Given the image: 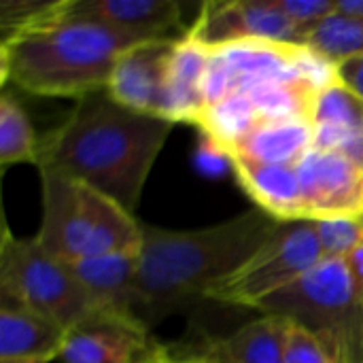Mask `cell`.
<instances>
[{"label":"cell","mask_w":363,"mask_h":363,"mask_svg":"<svg viewBox=\"0 0 363 363\" xmlns=\"http://www.w3.org/2000/svg\"><path fill=\"white\" fill-rule=\"evenodd\" d=\"M174 121L119 104L108 89L77 100L68 117L38 138V170L66 174L136 215L149 172Z\"/></svg>","instance_id":"1"},{"label":"cell","mask_w":363,"mask_h":363,"mask_svg":"<svg viewBox=\"0 0 363 363\" xmlns=\"http://www.w3.org/2000/svg\"><path fill=\"white\" fill-rule=\"evenodd\" d=\"M262 208L200 230L143 225L138 251V319L151 334L166 317L206 300L221 279L240 268L281 225Z\"/></svg>","instance_id":"2"},{"label":"cell","mask_w":363,"mask_h":363,"mask_svg":"<svg viewBox=\"0 0 363 363\" xmlns=\"http://www.w3.org/2000/svg\"><path fill=\"white\" fill-rule=\"evenodd\" d=\"M66 4L49 21L0 43V83L36 96L74 98L106 89L117 60L153 40L70 17Z\"/></svg>","instance_id":"3"},{"label":"cell","mask_w":363,"mask_h":363,"mask_svg":"<svg viewBox=\"0 0 363 363\" xmlns=\"http://www.w3.org/2000/svg\"><path fill=\"white\" fill-rule=\"evenodd\" d=\"M43 219L38 245L53 257L74 264L81 259L138 253L143 223L87 185L53 172L38 170Z\"/></svg>","instance_id":"4"},{"label":"cell","mask_w":363,"mask_h":363,"mask_svg":"<svg viewBox=\"0 0 363 363\" xmlns=\"http://www.w3.org/2000/svg\"><path fill=\"white\" fill-rule=\"evenodd\" d=\"M0 304L43 315L72 332L106 323L72 266L47 253L36 238H17L4 225L0 240Z\"/></svg>","instance_id":"5"},{"label":"cell","mask_w":363,"mask_h":363,"mask_svg":"<svg viewBox=\"0 0 363 363\" xmlns=\"http://www.w3.org/2000/svg\"><path fill=\"white\" fill-rule=\"evenodd\" d=\"M311 330L336 363H363V304L357 300L345 262L323 259L287 289L257 306Z\"/></svg>","instance_id":"6"},{"label":"cell","mask_w":363,"mask_h":363,"mask_svg":"<svg viewBox=\"0 0 363 363\" xmlns=\"http://www.w3.org/2000/svg\"><path fill=\"white\" fill-rule=\"evenodd\" d=\"M321 262V247L311 221L281 223L240 268L208 289L206 300L257 311L262 302L300 281Z\"/></svg>","instance_id":"7"},{"label":"cell","mask_w":363,"mask_h":363,"mask_svg":"<svg viewBox=\"0 0 363 363\" xmlns=\"http://www.w3.org/2000/svg\"><path fill=\"white\" fill-rule=\"evenodd\" d=\"M187 34L213 51L249 40L306 47L311 32L285 17L274 0H230L206 2Z\"/></svg>","instance_id":"8"},{"label":"cell","mask_w":363,"mask_h":363,"mask_svg":"<svg viewBox=\"0 0 363 363\" xmlns=\"http://www.w3.org/2000/svg\"><path fill=\"white\" fill-rule=\"evenodd\" d=\"M306 219L363 217V168L353 160L313 147L298 164Z\"/></svg>","instance_id":"9"},{"label":"cell","mask_w":363,"mask_h":363,"mask_svg":"<svg viewBox=\"0 0 363 363\" xmlns=\"http://www.w3.org/2000/svg\"><path fill=\"white\" fill-rule=\"evenodd\" d=\"M289 325L285 317L262 315L228 336L200 345H160V355L174 363H283Z\"/></svg>","instance_id":"10"},{"label":"cell","mask_w":363,"mask_h":363,"mask_svg":"<svg viewBox=\"0 0 363 363\" xmlns=\"http://www.w3.org/2000/svg\"><path fill=\"white\" fill-rule=\"evenodd\" d=\"M181 38L143 40L123 51L113 68L111 83L106 87L108 94L128 108L164 117L166 70Z\"/></svg>","instance_id":"11"},{"label":"cell","mask_w":363,"mask_h":363,"mask_svg":"<svg viewBox=\"0 0 363 363\" xmlns=\"http://www.w3.org/2000/svg\"><path fill=\"white\" fill-rule=\"evenodd\" d=\"M113 325L149 334L138 319V253H117L70 264Z\"/></svg>","instance_id":"12"},{"label":"cell","mask_w":363,"mask_h":363,"mask_svg":"<svg viewBox=\"0 0 363 363\" xmlns=\"http://www.w3.org/2000/svg\"><path fill=\"white\" fill-rule=\"evenodd\" d=\"M66 13L140 38H181L172 34L181 23L174 0H68Z\"/></svg>","instance_id":"13"},{"label":"cell","mask_w":363,"mask_h":363,"mask_svg":"<svg viewBox=\"0 0 363 363\" xmlns=\"http://www.w3.org/2000/svg\"><path fill=\"white\" fill-rule=\"evenodd\" d=\"M315 147L336 151L363 168V100L334 79L319 91L313 115Z\"/></svg>","instance_id":"14"},{"label":"cell","mask_w":363,"mask_h":363,"mask_svg":"<svg viewBox=\"0 0 363 363\" xmlns=\"http://www.w3.org/2000/svg\"><path fill=\"white\" fill-rule=\"evenodd\" d=\"M247 196L277 221H308L298 166L266 164L247 157H228Z\"/></svg>","instance_id":"15"},{"label":"cell","mask_w":363,"mask_h":363,"mask_svg":"<svg viewBox=\"0 0 363 363\" xmlns=\"http://www.w3.org/2000/svg\"><path fill=\"white\" fill-rule=\"evenodd\" d=\"M68 334V330L43 315L0 304V363L55 362Z\"/></svg>","instance_id":"16"},{"label":"cell","mask_w":363,"mask_h":363,"mask_svg":"<svg viewBox=\"0 0 363 363\" xmlns=\"http://www.w3.org/2000/svg\"><path fill=\"white\" fill-rule=\"evenodd\" d=\"M211 49L185 34L168 62L164 85V117L174 123H198L206 108L204 83Z\"/></svg>","instance_id":"17"},{"label":"cell","mask_w":363,"mask_h":363,"mask_svg":"<svg viewBox=\"0 0 363 363\" xmlns=\"http://www.w3.org/2000/svg\"><path fill=\"white\" fill-rule=\"evenodd\" d=\"M160 342L121 325H87L72 330L57 362L62 363H149Z\"/></svg>","instance_id":"18"},{"label":"cell","mask_w":363,"mask_h":363,"mask_svg":"<svg viewBox=\"0 0 363 363\" xmlns=\"http://www.w3.org/2000/svg\"><path fill=\"white\" fill-rule=\"evenodd\" d=\"M313 147L315 128L308 117H279L257 123L223 155L298 166Z\"/></svg>","instance_id":"19"},{"label":"cell","mask_w":363,"mask_h":363,"mask_svg":"<svg viewBox=\"0 0 363 363\" xmlns=\"http://www.w3.org/2000/svg\"><path fill=\"white\" fill-rule=\"evenodd\" d=\"M38 162V138L30 123L26 108L15 96L4 91L0 96V164L2 168L13 164Z\"/></svg>","instance_id":"20"},{"label":"cell","mask_w":363,"mask_h":363,"mask_svg":"<svg viewBox=\"0 0 363 363\" xmlns=\"http://www.w3.org/2000/svg\"><path fill=\"white\" fill-rule=\"evenodd\" d=\"M306 49L330 66L363 55V19L336 11L308 34Z\"/></svg>","instance_id":"21"},{"label":"cell","mask_w":363,"mask_h":363,"mask_svg":"<svg viewBox=\"0 0 363 363\" xmlns=\"http://www.w3.org/2000/svg\"><path fill=\"white\" fill-rule=\"evenodd\" d=\"M311 223L323 259L345 262L363 242V217H325Z\"/></svg>","instance_id":"22"},{"label":"cell","mask_w":363,"mask_h":363,"mask_svg":"<svg viewBox=\"0 0 363 363\" xmlns=\"http://www.w3.org/2000/svg\"><path fill=\"white\" fill-rule=\"evenodd\" d=\"M66 0H0L2 40L60 15Z\"/></svg>","instance_id":"23"},{"label":"cell","mask_w":363,"mask_h":363,"mask_svg":"<svg viewBox=\"0 0 363 363\" xmlns=\"http://www.w3.org/2000/svg\"><path fill=\"white\" fill-rule=\"evenodd\" d=\"M283 363H336V359L311 330L291 321L285 338Z\"/></svg>","instance_id":"24"},{"label":"cell","mask_w":363,"mask_h":363,"mask_svg":"<svg viewBox=\"0 0 363 363\" xmlns=\"http://www.w3.org/2000/svg\"><path fill=\"white\" fill-rule=\"evenodd\" d=\"M274 4L306 32H313L338 11V0H274Z\"/></svg>","instance_id":"25"},{"label":"cell","mask_w":363,"mask_h":363,"mask_svg":"<svg viewBox=\"0 0 363 363\" xmlns=\"http://www.w3.org/2000/svg\"><path fill=\"white\" fill-rule=\"evenodd\" d=\"M334 72H336V79L342 85H347L351 91H355L363 100V55L349 57V60L336 64Z\"/></svg>","instance_id":"26"},{"label":"cell","mask_w":363,"mask_h":363,"mask_svg":"<svg viewBox=\"0 0 363 363\" xmlns=\"http://www.w3.org/2000/svg\"><path fill=\"white\" fill-rule=\"evenodd\" d=\"M345 266L349 270L353 291H355L357 300L363 304V242L345 259Z\"/></svg>","instance_id":"27"},{"label":"cell","mask_w":363,"mask_h":363,"mask_svg":"<svg viewBox=\"0 0 363 363\" xmlns=\"http://www.w3.org/2000/svg\"><path fill=\"white\" fill-rule=\"evenodd\" d=\"M338 13L363 19V0H338Z\"/></svg>","instance_id":"28"},{"label":"cell","mask_w":363,"mask_h":363,"mask_svg":"<svg viewBox=\"0 0 363 363\" xmlns=\"http://www.w3.org/2000/svg\"><path fill=\"white\" fill-rule=\"evenodd\" d=\"M153 362H160V363H174V362H168V359H164V357L160 355V345H157V349H155V353H153Z\"/></svg>","instance_id":"29"},{"label":"cell","mask_w":363,"mask_h":363,"mask_svg":"<svg viewBox=\"0 0 363 363\" xmlns=\"http://www.w3.org/2000/svg\"><path fill=\"white\" fill-rule=\"evenodd\" d=\"M151 363H160V362H153V357H151Z\"/></svg>","instance_id":"30"},{"label":"cell","mask_w":363,"mask_h":363,"mask_svg":"<svg viewBox=\"0 0 363 363\" xmlns=\"http://www.w3.org/2000/svg\"><path fill=\"white\" fill-rule=\"evenodd\" d=\"M149 363H151V362H149Z\"/></svg>","instance_id":"31"}]
</instances>
